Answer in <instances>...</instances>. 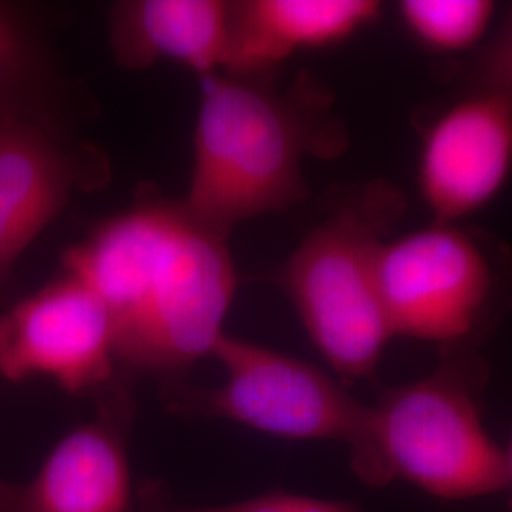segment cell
<instances>
[{
  "label": "cell",
  "instance_id": "cell-1",
  "mask_svg": "<svg viewBox=\"0 0 512 512\" xmlns=\"http://www.w3.org/2000/svg\"><path fill=\"white\" fill-rule=\"evenodd\" d=\"M63 272L109 311L118 366L152 376L211 357L238 289L228 236L164 198L99 222L65 251Z\"/></svg>",
  "mask_w": 512,
  "mask_h": 512
},
{
  "label": "cell",
  "instance_id": "cell-2",
  "mask_svg": "<svg viewBox=\"0 0 512 512\" xmlns=\"http://www.w3.org/2000/svg\"><path fill=\"white\" fill-rule=\"evenodd\" d=\"M200 103L184 207L224 236L245 220L279 213L308 196L304 158L330 156L342 133L315 82L275 92L266 78H198Z\"/></svg>",
  "mask_w": 512,
  "mask_h": 512
},
{
  "label": "cell",
  "instance_id": "cell-3",
  "mask_svg": "<svg viewBox=\"0 0 512 512\" xmlns=\"http://www.w3.org/2000/svg\"><path fill=\"white\" fill-rule=\"evenodd\" d=\"M480 382V366L448 359L425 378L385 389L349 444L353 473L368 486L408 482L442 501L505 492V450L486 429Z\"/></svg>",
  "mask_w": 512,
  "mask_h": 512
},
{
  "label": "cell",
  "instance_id": "cell-4",
  "mask_svg": "<svg viewBox=\"0 0 512 512\" xmlns=\"http://www.w3.org/2000/svg\"><path fill=\"white\" fill-rule=\"evenodd\" d=\"M401 211L395 186L366 184L317 224L281 268L283 291L313 348L342 384L372 378L393 338L380 296L378 256Z\"/></svg>",
  "mask_w": 512,
  "mask_h": 512
},
{
  "label": "cell",
  "instance_id": "cell-5",
  "mask_svg": "<svg viewBox=\"0 0 512 512\" xmlns=\"http://www.w3.org/2000/svg\"><path fill=\"white\" fill-rule=\"evenodd\" d=\"M211 357L222 368V384L181 395L173 404L287 440H336L349 446L365 423L368 404L308 361L226 332Z\"/></svg>",
  "mask_w": 512,
  "mask_h": 512
},
{
  "label": "cell",
  "instance_id": "cell-6",
  "mask_svg": "<svg viewBox=\"0 0 512 512\" xmlns=\"http://www.w3.org/2000/svg\"><path fill=\"white\" fill-rule=\"evenodd\" d=\"M378 285L393 338L459 351L480 332L492 308L494 266L471 234L435 222L385 239Z\"/></svg>",
  "mask_w": 512,
  "mask_h": 512
},
{
  "label": "cell",
  "instance_id": "cell-7",
  "mask_svg": "<svg viewBox=\"0 0 512 512\" xmlns=\"http://www.w3.org/2000/svg\"><path fill=\"white\" fill-rule=\"evenodd\" d=\"M118 370L109 311L76 275L63 272L0 313V376L52 380L71 395H103Z\"/></svg>",
  "mask_w": 512,
  "mask_h": 512
},
{
  "label": "cell",
  "instance_id": "cell-8",
  "mask_svg": "<svg viewBox=\"0 0 512 512\" xmlns=\"http://www.w3.org/2000/svg\"><path fill=\"white\" fill-rule=\"evenodd\" d=\"M512 173V103L475 92L425 129L418 183L435 222L456 224L494 202Z\"/></svg>",
  "mask_w": 512,
  "mask_h": 512
},
{
  "label": "cell",
  "instance_id": "cell-9",
  "mask_svg": "<svg viewBox=\"0 0 512 512\" xmlns=\"http://www.w3.org/2000/svg\"><path fill=\"white\" fill-rule=\"evenodd\" d=\"M101 399L97 416L59 440L31 480H0V512H133V403L116 385Z\"/></svg>",
  "mask_w": 512,
  "mask_h": 512
},
{
  "label": "cell",
  "instance_id": "cell-10",
  "mask_svg": "<svg viewBox=\"0 0 512 512\" xmlns=\"http://www.w3.org/2000/svg\"><path fill=\"white\" fill-rule=\"evenodd\" d=\"M52 107L0 109V294L82 181Z\"/></svg>",
  "mask_w": 512,
  "mask_h": 512
},
{
  "label": "cell",
  "instance_id": "cell-11",
  "mask_svg": "<svg viewBox=\"0 0 512 512\" xmlns=\"http://www.w3.org/2000/svg\"><path fill=\"white\" fill-rule=\"evenodd\" d=\"M376 0H239L224 74L266 78L293 55L330 48L382 18Z\"/></svg>",
  "mask_w": 512,
  "mask_h": 512
},
{
  "label": "cell",
  "instance_id": "cell-12",
  "mask_svg": "<svg viewBox=\"0 0 512 512\" xmlns=\"http://www.w3.org/2000/svg\"><path fill=\"white\" fill-rule=\"evenodd\" d=\"M232 6L226 0H122L109 12L110 50L118 65L143 71L179 63L198 78L224 73Z\"/></svg>",
  "mask_w": 512,
  "mask_h": 512
},
{
  "label": "cell",
  "instance_id": "cell-13",
  "mask_svg": "<svg viewBox=\"0 0 512 512\" xmlns=\"http://www.w3.org/2000/svg\"><path fill=\"white\" fill-rule=\"evenodd\" d=\"M52 63L18 12L0 4V109L52 107Z\"/></svg>",
  "mask_w": 512,
  "mask_h": 512
},
{
  "label": "cell",
  "instance_id": "cell-14",
  "mask_svg": "<svg viewBox=\"0 0 512 512\" xmlns=\"http://www.w3.org/2000/svg\"><path fill=\"white\" fill-rule=\"evenodd\" d=\"M397 12L406 33L433 54H461L486 35L495 4L490 0H403Z\"/></svg>",
  "mask_w": 512,
  "mask_h": 512
},
{
  "label": "cell",
  "instance_id": "cell-15",
  "mask_svg": "<svg viewBox=\"0 0 512 512\" xmlns=\"http://www.w3.org/2000/svg\"><path fill=\"white\" fill-rule=\"evenodd\" d=\"M133 512H363L348 501L323 499L313 495L268 492L224 505L207 507H156L133 509Z\"/></svg>",
  "mask_w": 512,
  "mask_h": 512
},
{
  "label": "cell",
  "instance_id": "cell-16",
  "mask_svg": "<svg viewBox=\"0 0 512 512\" xmlns=\"http://www.w3.org/2000/svg\"><path fill=\"white\" fill-rule=\"evenodd\" d=\"M473 90L497 93L512 103V10L476 63Z\"/></svg>",
  "mask_w": 512,
  "mask_h": 512
},
{
  "label": "cell",
  "instance_id": "cell-17",
  "mask_svg": "<svg viewBox=\"0 0 512 512\" xmlns=\"http://www.w3.org/2000/svg\"><path fill=\"white\" fill-rule=\"evenodd\" d=\"M505 469H507V490L511 492V511H512V439L509 448L505 450Z\"/></svg>",
  "mask_w": 512,
  "mask_h": 512
}]
</instances>
